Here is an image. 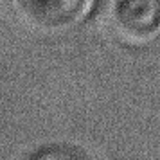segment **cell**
<instances>
[{"instance_id": "obj_3", "label": "cell", "mask_w": 160, "mask_h": 160, "mask_svg": "<svg viewBox=\"0 0 160 160\" xmlns=\"http://www.w3.org/2000/svg\"><path fill=\"white\" fill-rule=\"evenodd\" d=\"M27 160H88L81 151L68 146H45L31 155Z\"/></svg>"}, {"instance_id": "obj_1", "label": "cell", "mask_w": 160, "mask_h": 160, "mask_svg": "<svg viewBox=\"0 0 160 160\" xmlns=\"http://www.w3.org/2000/svg\"><path fill=\"white\" fill-rule=\"evenodd\" d=\"M113 22L128 43H155L160 40V0H115Z\"/></svg>"}, {"instance_id": "obj_2", "label": "cell", "mask_w": 160, "mask_h": 160, "mask_svg": "<svg viewBox=\"0 0 160 160\" xmlns=\"http://www.w3.org/2000/svg\"><path fill=\"white\" fill-rule=\"evenodd\" d=\"M23 13L32 23L47 31H68L87 20L95 0H20Z\"/></svg>"}]
</instances>
